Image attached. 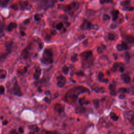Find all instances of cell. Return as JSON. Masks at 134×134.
<instances>
[{
  "label": "cell",
  "instance_id": "obj_1",
  "mask_svg": "<svg viewBox=\"0 0 134 134\" xmlns=\"http://www.w3.org/2000/svg\"><path fill=\"white\" fill-rule=\"evenodd\" d=\"M90 91L85 87L80 86L70 89L65 95V100L69 103H73L77 99L78 96L82 93H88Z\"/></svg>",
  "mask_w": 134,
  "mask_h": 134
},
{
  "label": "cell",
  "instance_id": "obj_2",
  "mask_svg": "<svg viewBox=\"0 0 134 134\" xmlns=\"http://www.w3.org/2000/svg\"><path fill=\"white\" fill-rule=\"evenodd\" d=\"M80 7V4L77 2H73L68 5L60 4L58 8L62 9L65 12L70 14V15H73L74 12L76 10Z\"/></svg>",
  "mask_w": 134,
  "mask_h": 134
},
{
  "label": "cell",
  "instance_id": "obj_3",
  "mask_svg": "<svg viewBox=\"0 0 134 134\" xmlns=\"http://www.w3.org/2000/svg\"><path fill=\"white\" fill-rule=\"evenodd\" d=\"M81 57L82 59V66L87 68L92 64L93 53L91 51H86L81 54Z\"/></svg>",
  "mask_w": 134,
  "mask_h": 134
},
{
  "label": "cell",
  "instance_id": "obj_4",
  "mask_svg": "<svg viewBox=\"0 0 134 134\" xmlns=\"http://www.w3.org/2000/svg\"><path fill=\"white\" fill-rule=\"evenodd\" d=\"M41 62L45 65L50 64L53 62V53L50 49L48 48L44 49L41 59Z\"/></svg>",
  "mask_w": 134,
  "mask_h": 134
},
{
  "label": "cell",
  "instance_id": "obj_5",
  "mask_svg": "<svg viewBox=\"0 0 134 134\" xmlns=\"http://www.w3.org/2000/svg\"><path fill=\"white\" fill-rule=\"evenodd\" d=\"M11 93L17 96H21L23 95L20 87L15 78H14V82L13 83V87L12 88Z\"/></svg>",
  "mask_w": 134,
  "mask_h": 134
},
{
  "label": "cell",
  "instance_id": "obj_6",
  "mask_svg": "<svg viewBox=\"0 0 134 134\" xmlns=\"http://www.w3.org/2000/svg\"><path fill=\"white\" fill-rule=\"evenodd\" d=\"M56 0H42L40 4V7L44 10L53 6L56 3Z\"/></svg>",
  "mask_w": 134,
  "mask_h": 134
},
{
  "label": "cell",
  "instance_id": "obj_7",
  "mask_svg": "<svg viewBox=\"0 0 134 134\" xmlns=\"http://www.w3.org/2000/svg\"><path fill=\"white\" fill-rule=\"evenodd\" d=\"M57 85L59 87H63L66 82V79L63 75H59L57 77Z\"/></svg>",
  "mask_w": 134,
  "mask_h": 134
},
{
  "label": "cell",
  "instance_id": "obj_8",
  "mask_svg": "<svg viewBox=\"0 0 134 134\" xmlns=\"http://www.w3.org/2000/svg\"><path fill=\"white\" fill-rule=\"evenodd\" d=\"M81 28L82 30H90L92 28L91 23L87 19H83L82 24L81 26Z\"/></svg>",
  "mask_w": 134,
  "mask_h": 134
},
{
  "label": "cell",
  "instance_id": "obj_9",
  "mask_svg": "<svg viewBox=\"0 0 134 134\" xmlns=\"http://www.w3.org/2000/svg\"><path fill=\"white\" fill-rule=\"evenodd\" d=\"M30 46H31V44L28 45L22 51L21 56L25 60H27V59H28L30 57V51H29V50L31 48H30Z\"/></svg>",
  "mask_w": 134,
  "mask_h": 134
},
{
  "label": "cell",
  "instance_id": "obj_10",
  "mask_svg": "<svg viewBox=\"0 0 134 134\" xmlns=\"http://www.w3.org/2000/svg\"><path fill=\"white\" fill-rule=\"evenodd\" d=\"M53 109L55 111L59 114H61L64 111V106L60 103H56L54 105Z\"/></svg>",
  "mask_w": 134,
  "mask_h": 134
},
{
  "label": "cell",
  "instance_id": "obj_11",
  "mask_svg": "<svg viewBox=\"0 0 134 134\" xmlns=\"http://www.w3.org/2000/svg\"><path fill=\"white\" fill-rule=\"evenodd\" d=\"M109 89L110 91V94L112 96H116L117 95V92L116 90V85L114 84H110L109 85Z\"/></svg>",
  "mask_w": 134,
  "mask_h": 134
},
{
  "label": "cell",
  "instance_id": "obj_12",
  "mask_svg": "<svg viewBox=\"0 0 134 134\" xmlns=\"http://www.w3.org/2000/svg\"><path fill=\"white\" fill-rule=\"evenodd\" d=\"M17 27V24L15 23L12 22L9 24V25L6 27V30L8 31H12L14 29L16 28Z\"/></svg>",
  "mask_w": 134,
  "mask_h": 134
},
{
  "label": "cell",
  "instance_id": "obj_13",
  "mask_svg": "<svg viewBox=\"0 0 134 134\" xmlns=\"http://www.w3.org/2000/svg\"><path fill=\"white\" fill-rule=\"evenodd\" d=\"M40 74H41V69L40 68H38L36 69L35 72L34 74V78L35 80H38L40 77Z\"/></svg>",
  "mask_w": 134,
  "mask_h": 134
},
{
  "label": "cell",
  "instance_id": "obj_14",
  "mask_svg": "<svg viewBox=\"0 0 134 134\" xmlns=\"http://www.w3.org/2000/svg\"><path fill=\"white\" fill-rule=\"evenodd\" d=\"M121 77L122 79V80L124 81V82L126 83H129L131 81L130 77L128 75L126 74H122L121 75Z\"/></svg>",
  "mask_w": 134,
  "mask_h": 134
},
{
  "label": "cell",
  "instance_id": "obj_15",
  "mask_svg": "<svg viewBox=\"0 0 134 134\" xmlns=\"http://www.w3.org/2000/svg\"><path fill=\"white\" fill-rule=\"evenodd\" d=\"M104 75L103 74V73L102 72H99L98 75V76H97V78L98 79V80L101 82H105V83H107L108 82V80L107 79H104Z\"/></svg>",
  "mask_w": 134,
  "mask_h": 134
},
{
  "label": "cell",
  "instance_id": "obj_16",
  "mask_svg": "<svg viewBox=\"0 0 134 134\" xmlns=\"http://www.w3.org/2000/svg\"><path fill=\"white\" fill-rule=\"evenodd\" d=\"M13 42L12 41H8L6 43V51H7V53H10L12 51V46H13Z\"/></svg>",
  "mask_w": 134,
  "mask_h": 134
},
{
  "label": "cell",
  "instance_id": "obj_17",
  "mask_svg": "<svg viewBox=\"0 0 134 134\" xmlns=\"http://www.w3.org/2000/svg\"><path fill=\"white\" fill-rule=\"evenodd\" d=\"M119 13V12L118 10H114L112 11L111 14H112V16H113V21L116 20V19L118 18Z\"/></svg>",
  "mask_w": 134,
  "mask_h": 134
},
{
  "label": "cell",
  "instance_id": "obj_18",
  "mask_svg": "<svg viewBox=\"0 0 134 134\" xmlns=\"http://www.w3.org/2000/svg\"><path fill=\"white\" fill-rule=\"evenodd\" d=\"M28 127L30 130L34 131L35 132H38L39 131V128L38 127V126H37L36 125H30Z\"/></svg>",
  "mask_w": 134,
  "mask_h": 134
},
{
  "label": "cell",
  "instance_id": "obj_19",
  "mask_svg": "<svg viewBox=\"0 0 134 134\" xmlns=\"http://www.w3.org/2000/svg\"><path fill=\"white\" fill-rule=\"evenodd\" d=\"M10 0H0V7H5L9 3Z\"/></svg>",
  "mask_w": 134,
  "mask_h": 134
},
{
  "label": "cell",
  "instance_id": "obj_20",
  "mask_svg": "<svg viewBox=\"0 0 134 134\" xmlns=\"http://www.w3.org/2000/svg\"><path fill=\"white\" fill-rule=\"evenodd\" d=\"M125 39L129 43H133V40H134V39H133V37L132 36V35H127L126 36H125Z\"/></svg>",
  "mask_w": 134,
  "mask_h": 134
},
{
  "label": "cell",
  "instance_id": "obj_21",
  "mask_svg": "<svg viewBox=\"0 0 134 134\" xmlns=\"http://www.w3.org/2000/svg\"><path fill=\"white\" fill-rule=\"evenodd\" d=\"M79 104H80L81 106H82V105H83L84 104H88V103H90V102L88 101V100H86V99H85V98H80L79 100Z\"/></svg>",
  "mask_w": 134,
  "mask_h": 134
},
{
  "label": "cell",
  "instance_id": "obj_22",
  "mask_svg": "<svg viewBox=\"0 0 134 134\" xmlns=\"http://www.w3.org/2000/svg\"><path fill=\"white\" fill-rule=\"evenodd\" d=\"M109 116H110V118L112 120H113L114 121H117L118 119V117L116 115V114L115 113L111 112L109 114Z\"/></svg>",
  "mask_w": 134,
  "mask_h": 134
},
{
  "label": "cell",
  "instance_id": "obj_23",
  "mask_svg": "<svg viewBox=\"0 0 134 134\" xmlns=\"http://www.w3.org/2000/svg\"><path fill=\"white\" fill-rule=\"evenodd\" d=\"M4 24L1 22L0 20V37L3 36L4 33Z\"/></svg>",
  "mask_w": 134,
  "mask_h": 134
},
{
  "label": "cell",
  "instance_id": "obj_24",
  "mask_svg": "<svg viewBox=\"0 0 134 134\" xmlns=\"http://www.w3.org/2000/svg\"><path fill=\"white\" fill-rule=\"evenodd\" d=\"M118 92L122 93H129V90L128 88L125 87H120L118 89Z\"/></svg>",
  "mask_w": 134,
  "mask_h": 134
},
{
  "label": "cell",
  "instance_id": "obj_25",
  "mask_svg": "<svg viewBox=\"0 0 134 134\" xmlns=\"http://www.w3.org/2000/svg\"><path fill=\"white\" fill-rule=\"evenodd\" d=\"M41 134H58V132L54 131H48L43 130L41 132Z\"/></svg>",
  "mask_w": 134,
  "mask_h": 134
},
{
  "label": "cell",
  "instance_id": "obj_26",
  "mask_svg": "<svg viewBox=\"0 0 134 134\" xmlns=\"http://www.w3.org/2000/svg\"><path fill=\"white\" fill-rule=\"evenodd\" d=\"M130 4V1L129 0H126V1H123L120 2V5L122 6V7H126L129 5Z\"/></svg>",
  "mask_w": 134,
  "mask_h": 134
},
{
  "label": "cell",
  "instance_id": "obj_27",
  "mask_svg": "<svg viewBox=\"0 0 134 134\" xmlns=\"http://www.w3.org/2000/svg\"><path fill=\"white\" fill-rule=\"evenodd\" d=\"M20 6H21V8L22 9H25L28 6V3L27 1L23 2L20 3Z\"/></svg>",
  "mask_w": 134,
  "mask_h": 134
},
{
  "label": "cell",
  "instance_id": "obj_28",
  "mask_svg": "<svg viewBox=\"0 0 134 134\" xmlns=\"http://www.w3.org/2000/svg\"><path fill=\"white\" fill-rule=\"evenodd\" d=\"M122 63H118V62H116L115 63H114L113 65V70L114 71H115L116 70V69H117L118 67H119L120 66H121V65H122Z\"/></svg>",
  "mask_w": 134,
  "mask_h": 134
},
{
  "label": "cell",
  "instance_id": "obj_29",
  "mask_svg": "<svg viewBox=\"0 0 134 134\" xmlns=\"http://www.w3.org/2000/svg\"><path fill=\"white\" fill-rule=\"evenodd\" d=\"M106 49V46L104 45H102L101 47H98L97 49V51L98 53H101L103 52V50Z\"/></svg>",
  "mask_w": 134,
  "mask_h": 134
},
{
  "label": "cell",
  "instance_id": "obj_30",
  "mask_svg": "<svg viewBox=\"0 0 134 134\" xmlns=\"http://www.w3.org/2000/svg\"><path fill=\"white\" fill-rule=\"evenodd\" d=\"M130 59V55L128 52H126L125 53V60L126 62H129Z\"/></svg>",
  "mask_w": 134,
  "mask_h": 134
},
{
  "label": "cell",
  "instance_id": "obj_31",
  "mask_svg": "<svg viewBox=\"0 0 134 134\" xmlns=\"http://www.w3.org/2000/svg\"><path fill=\"white\" fill-rule=\"evenodd\" d=\"M71 60L73 62H75L77 61V54H74L73 55H72L71 56Z\"/></svg>",
  "mask_w": 134,
  "mask_h": 134
},
{
  "label": "cell",
  "instance_id": "obj_32",
  "mask_svg": "<svg viewBox=\"0 0 134 134\" xmlns=\"http://www.w3.org/2000/svg\"><path fill=\"white\" fill-rule=\"evenodd\" d=\"M93 103H94V105L95 108H97L99 107V101L98 99H94L93 100Z\"/></svg>",
  "mask_w": 134,
  "mask_h": 134
},
{
  "label": "cell",
  "instance_id": "obj_33",
  "mask_svg": "<svg viewBox=\"0 0 134 134\" xmlns=\"http://www.w3.org/2000/svg\"><path fill=\"white\" fill-rule=\"evenodd\" d=\"M120 44H121V46L122 47V48L123 50H125L127 49L128 45H127V44L125 42L122 41V42H121V43Z\"/></svg>",
  "mask_w": 134,
  "mask_h": 134
},
{
  "label": "cell",
  "instance_id": "obj_34",
  "mask_svg": "<svg viewBox=\"0 0 134 134\" xmlns=\"http://www.w3.org/2000/svg\"><path fill=\"white\" fill-rule=\"evenodd\" d=\"M69 68L66 66H64L62 68V71H63V73L64 74H67L68 73V72H69Z\"/></svg>",
  "mask_w": 134,
  "mask_h": 134
},
{
  "label": "cell",
  "instance_id": "obj_35",
  "mask_svg": "<svg viewBox=\"0 0 134 134\" xmlns=\"http://www.w3.org/2000/svg\"><path fill=\"white\" fill-rule=\"evenodd\" d=\"M41 15L39 14H36L34 16V18L36 21H39L41 19Z\"/></svg>",
  "mask_w": 134,
  "mask_h": 134
},
{
  "label": "cell",
  "instance_id": "obj_36",
  "mask_svg": "<svg viewBox=\"0 0 134 134\" xmlns=\"http://www.w3.org/2000/svg\"><path fill=\"white\" fill-rule=\"evenodd\" d=\"M115 36L114 34H112V33H109L108 34V39L110 40H113L115 39Z\"/></svg>",
  "mask_w": 134,
  "mask_h": 134
},
{
  "label": "cell",
  "instance_id": "obj_37",
  "mask_svg": "<svg viewBox=\"0 0 134 134\" xmlns=\"http://www.w3.org/2000/svg\"><path fill=\"white\" fill-rule=\"evenodd\" d=\"M85 108L83 107H80V108H77L76 109V113H83L85 111Z\"/></svg>",
  "mask_w": 134,
  "mask_h": 134
},
{
  "label": "cell",
  "instance_id": "obj_38",
  "mask_svg": "<svg viewBox=\"0 0 134 134\" xmlns=\"http://www.w3.org/2000/svg\"><path fill=\"white\" fill-rule=\"evenodd\" d=\"M63 24L62 23H58L57 26H56V28L58 30H60L62 27H63Z\"/></svg>",
  "mask_w": 134,
  "mask_h": 134
},
{
  "label": "cell",
  "instance_id": "obj_39",
  "mask_svg": "<svg viewBox=\"0 0 134 134\" xmlns=\"http://www.w3.org/2000/svg\"><path fill=\"white\" fill-rule=\"evenodd\" d=\"M103 20H109L110 19V16L106 14H105L103 15Z\"/></svg>",
  "mask_w": 134,
  "mask_h": 134
},
{
  "label": "cell",
  "instance_id": "obj_40",
  "mask_svg": "<svg viewBox=\"0 0 134 134\" xmlns=\"http://www.w3.org/2000/svg\"><path fill=\"white\" fill-rule=\"evenodd\" d=\"M124 10H128V11H132L133 10V7H132V6H126V7H125V8H124Z\"/></svg>",
  "mask_w": 134,
  "mask_h": 134
},
{
  "label": "cell",
  "instance_id": "obj_41",
  "mask_svg": "<svg viewBox=\"0 0 134 134\" xmlns=\"http://www.w3.org/2000/svg\"><path fill=\"white\" fill-rule=\"evenodd\" d=\"M5 92V87L3 85H0V94L2 95Z\"/></svg>",
  "mask_w": 134,
  "mask_h": 134
},
{
  "label": "cell",
  "instance_id": "obj_42",
  "mask_svg": "<svg viewBox=\"0 0 134 134\" xmlns=\"http://www.w3.org/2000/svg\"><path fill=\"white\" fill-rule=\"evenodd\" d=\"M101 4H104L105 3H113V0H99Z\"/></svg>",
  "mask_w": 134,
  "mask_h": 134
},
{
  "label": "cell",
  "instance_id": "obj_43",
  "mask_svg": "<svg viewBox=\"0 0 134 134\" xmlns=\"http://www.w3.org/2000/svg\"><path fill=\"white\" fill-rule=\"evenodd\" d=\"M11 8H13V9L15 10H17L18 9V7L17 6V5L16 4H13L12 5H11Z\"/></svg>",
  "mask_w": 134,
  "mask_h": 134
},
{
  "label": "cell",
  "instance_id": "obj_44",
  "mask_svg": "<svg viewBox=\"0 0 134 134\" xmlns=\"http://www.w3.org/2000/svg\"><path fill=\"white\" fill-rule=\"evenodd\" d=\"M76 74L79 75V76H83L85 74L84 73V72L82 71H78L76 73Z\"/></svg>",
  "mask_w": 134,
  "mask_h": 134
},
{
  "label": "cell",
  "instance_id": "obj_45",
  "mask_svg": "<svg viewBox=\"0 0 134 134\" xmlns=\"http://www.w3.org/2000/svg\"><path fill=\"white\" fill-rule=\"evenodd\" d=\"M8 134H18V133L16 131V129H12L9 132V133Z\"/></svg>",
  "mask_w": 134,
  "mask_h": 134
},
{
  "label": "cell",
  "instance_id": "obj_46",
  "mask_svg": "<svg viewBox=\"0 0 134 134\" xmlns=\"http://www.w3.org/2000/svg\"><path fill=\"white\" fill-rule=\"evenodd\" d=\"M117 50H118V51H122V50H122V47H121V46L120 44H117Z\"/></svg>",
  "mask_w": 134,
  "mask_h": 134
},
{
  "label": "cell",
  "instance_id": "obj_47",
  "mask_svg": "<svg viewBox=\"0 0 134 134\" xmlns=\"http://www.w3.org/2000/svg\"><path fill=\"white\" fill-rule=\"evenodd\" d=\"M124 70H125V68L124 67V64H122L119 66V71L121 72H123L124 71Z\"/></svg>",
  "mask_w": 134,
  "mask_h": 134
},
{
  "label": "cell",
  "instance_id": "obj_48",
  "mask_svg": "<svg viewBox=\"0 0 134 134\" xmlns=\"http://www.w3.org/2000/svg\"><path fill=\"white\" fill-rule=\"evenodd\" d=\"M61 17H62V19H64V20H68V16H67L66 15H65V14H64V15H62V16H61Z\"/></svg>",
  "mask_w": 134,
  "mask_h": 134
},
{
  "label": "cell",
  "instance_id": "obj_49",
  "mask_svg": "<svg viewBox=\"0 0 134 134\" xmlns=\"http://www.w3.org/2000/svg\"><path fill=\"white\" fill-rule=\"evenodd\" d=\"M50 39H51V36H50V35H47L45 37V38H44L45 40H47V41L50 40Z\"/></svg>",
  "mask_w": 134,
  "mask_h": 134
},
{
  "label": "cell",
  "instance_id": "obj_50",
  "mask_svg": "<svg viewBox=\"0 0 134 134\" xmlns=\"http://www.w3.org/2000/svg\"><path fill=\"white\" fill-rule=\"evenodd\" d=\"M18 131H19V132L20 133H23L24 132V129H23V128H22V127H19V128H18Z\"/></svg>",
  "mask_w": 134,
  "mask_h": 134
},
{
  "label": "cell",
  "instance_id": "obj_51",
  "mask_svg": "<svg viewBox=\"0 0 134 134\" xmlns=\"http://www.w3.org/2000/svg\"><path fill=\"white\" fill-rule=\"evenodd\" d=\"M29 23H30V20H29V19H26L24 21V24H25V25H27V24H29Z\"/></svg>",
  "mask_w": 134,
  "mask_h": 134
},
{
  "label": "cell",
  "instance_id": "obj_52",
  "mask_svg": "<svg viewBox=\"0 0 134 134\" xmlns=\"http://www.w3.org/2000/svg\"><path fill=\"white\" fill-rule=\"evenodd\" d=\"M51 34L52 35H55L57 34V32H56L55 30H51Z\"/></svg>",
  "mask_w": 134,
  "mask_h": 134
},
{
  "label": "cell",
  "instance_id": "obj_53",
  "mask_svg": "<svg viewBox=\"0 0 134 134\" xmlns=\"http://www.w3.org/2000/svg\"><path fill=\"white\" fill-rule=\"evenodd\" d=\"M6 55H7V54H4V55H3L0 56V61L2 60H3V58L4 59V58L6 57Z\"/></svg>",
  "mask_w": 134,
  "mask_h": 134
},
{
  "label": "cell",
  "instance_id": "obj_54",
  "mask_svg": "<svg viewBox=\"0 0 134 134\" xmlns=\"http://www.w3.org/2000/svg\"><path fill=\"white\" fill-rule=\"evenodd\" d=\"M44 100H45V101H46V102H47V103H49V102H50V100L47 97H46L44 98Z\"/></svg>",
  "mask_w": 134,
  "mask_h": 134
},
{
  "label": "cell",
  "instance_id": "obj_55",
  "mask_svg": "<svg viewBox=\"0 0 134 134\" xmlns=\"http://www.w3.org/2000/svg\"><path fill=\"white\" fill-rule=\"evenodd\" d=\"M8 124V121L7 120H4L3 121V125H6Z\"/></svg>",
  "mask_w": 134,
  "mask_h": 134
},
{
  "label": "cell",
  "instance_id": "obj_56",
  "mask_svg": "<svg viewBox=\"0 0 134 134\" xmlns=\"http://www.w3.org/2000/svg\"><path fill=\"white\" fill-rule=\"evenodd\" d=\"M20 34H21V35L22 36H24L25 35V33L24 31H20Z\"/></svg>",
  "mask_w": 134,
  "mask_h": 134
},
{
  "label": "cell",
  "instance_id": "obj_57",
  "mask_svg": "<svg viewBox=\"0 0 134 134\" xmlns=\"http://www.w3.org/2000/svg\"><path fill=\"white\" fill-rule=\"evenodd\" d=\"M125 96L124 95H120V96H119V98H125Z\"/></svg>",
  "mask_w": 134,
  "mask_h": 134
},
{
  "label": "cell",
  "instance_id": "obj_58",
  "mask_svg": "<svg viewBox=\"0 0 134 134\" xmlns=\"http://www.w3.org/2000/svg\"><path fill=\"white\" fill-rule=\"evenodd\" d=\"M5 76H6V74H3V75H2V76H1L0 78H1V79H4V78L5 77Z\"/></svg>",
  "mask_w": 134,
  "mask_h": 134
},
{
  "label": "cell",
  "instance_id": "obj_59",
  "mask_svg": "<svg viewBox=\"0 0 134 134\" xmlns=\"http://www.w3.org/2000/svg\"><path fill=\"white\" fill-rule=\"evenodd\" d=\"M28 134H35V132H34V131H30L29 132V133Z\"/></svg>",
  "mask_w": 134,
  "mask_h": 134
},
{
  "label": "cell",
  "instance_id": "obj_60",
  "mask_svg": "<svg viewBox=\"0 0 134 134\" xmlns=\"http://www.w3.org/2000/svg\"><path fill=\"white\" fill-rule=\"evenodd\" d=\"M113 55H114V56H115V59H117V55H116V54H113Z\"/></svg>",
  "mask_w": 134,
  "mask_h": 134
},
{
  "label": "cell",
  "instance_id": "obj_61",
  "mask_svg": "<svg viewBox=\"0 0 134 134\" xmlns=\"http://www.w3.org/2000/svg\"><path fill=\"white\" fill-rule=\"evenodd\" d=\"M108 134H113V133H112L111 132V131H109V133H108Z\"/></svg>",
  "mask_w": 134,
  "mask_h": 134
},
{
  "label": "cell",
  "instance_id": "obj_62",
  "mask_svg": "<svg viewBox=\"0 0 134 134\" xmlns=\"http://www.w3.org/2000/svg\"><path fill=\"white\" fill-rule=\"evenodd\" d=\"M60 1H63V0H60Z\"/></svg>",
  "mask_w": 134,
  "mask_h": 134
}]
</instances>
